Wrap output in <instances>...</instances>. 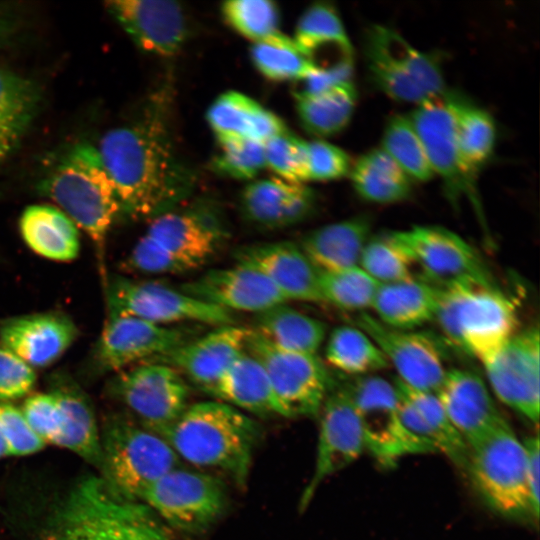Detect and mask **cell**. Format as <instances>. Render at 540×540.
I'll return each instance as SVG.
<instances>
[{
    "label": "cell",
    "instance_id": "37",
    "mask_svg": "<svg viewBox=\"0 0 540 540\" xmlns=\"http://www.w3.org/2000/svg\"><path fill=\"white\" fill-rule=\"evenodd\" d=\"M351 168L355 191L369 202L395 203L412 192V179L381 148L363 154Z\"/></svg>",
    "mask_w": 540,
    "mask_h": 540
},
{
    "label": "cell",
    "instance_id": "6",
    "mask_svg": "<svg viewBox=\"0 0 540 540\" xmlns=\"http://www.w3.org/2000/svg\"><path fill=\"white\" fill-rule=\"evenodd\" d=\"M438 288L433 321L454 346L480 363L518 331L516 305L493 280L466 279Z\"/></svg>",
    "mask_w": 540,
    "mask_h": 540
},
{
    "label": "cell",
    "instance_id": "45",
    "mask_svg": "<svg viewBox=\"0 0 540 540\" xmlns=\"http://www.w3.org/2000/svg\"><path fill=\"white\" fill-rule=\"evenodd\" d=\"M358 266L378 284L401 282L416 276L409 257L390 233L370 237Z\"/></svg>",
    "mask_w": 540,
    "mask_h": 540
},
{
    "label": "cell",
    "instance_id": "10",
    "mask_svg": "<svg viewBox=\"0 0 540 540\" xmlns=\"http://www.w3.org/2000/svg\"><path fill=\"white\" fill-rule=\"evenodd\" d=\"M246 351L263 367L280 416H318L334 386L328 369L317 354L280 348L250 329Z\"/></svg>",
    "mask_w": 540,
    "mask_h": 540
},
{
    "label": "cell",
    "instance_id": "21",
    "mask_svg": "<svg viewBox=\"0 0 540 540\" xmlns=\"http://www.w3.org/2000/svg\"><path fill=\"white\" fill-rule=\"evenodd\" d=\"M106 9L142 50L172 56L185 43L189 28L179 2L165 0H114Z\"/></svg>",
    "mask_w": 540,
    "mask_h": 540
},
{
    "label": "cell",
    "instance_id": "18",
    "mask_svg": "<svg viewBox=\"0 0 540 540\" xmlns=\"http://www.w3.org/2000/svg\"><path fill=\"white\" fill-rule=\"evenodd\" d=\"M354 325L376 343L396 370V379L416 390L438 391L448 369L435 340L416 330L388 327L368 312L358 313Z\"/></svg>",
    "mask_w": 540,
    "mask_h": 540
},
{
    "label": "cell",
    "instance_id": "16",
    "mask_svg": "<svg viewBox=\"0 0 540 540\" xmlns=\"http://www.w3.org/2000/svg\"><path fill=\"white\" fill-rule=\"evenodd\" d=\"M423 280L441 287L466 279L492 280L475 249L440 226H414L390 233Z\"/></svg>",
    "mask_w": 540,
    "mask_h": 540
},
{
    "label": "cell",
    "instance_id": "4",
    "mask_svg": "<svg viewBox=\"0 0 540 540\" xmlns=\"http://www.w3.org/2000/svg\"><path fill=\"white\" fill-rule=\"evenodd\" d=\"M227 228L208 204L176 208L152 219L127 256V270L143 274H181L205 265L227 239Z\"/></svg>",
    "mask_w": 540,
    "mask_h": 540
},
{
    "label": "cell",
    "instance_id": "2",
    "mask_svg": "<svg viewBox=\"0 0 540 540\" xmlns=\"http://www.w3.org/2000/svg\"><path fill=\"white\" fill-rule=\"evenodd\" d=\"M161 436L177 456L219 471L244 487L260 428L241 410L222 401H207L188 405Z\"/></svg>",
    "mask_w": 540,
    "mask_h": 540
},
{
    "label": "cell",
    "instance_id": "53",
    "mask_svg": "<svg viewBox=\"0 0 540 540\" xmlns=\"http://www.w3.org/2000/svg\"><path fill=\"white\" fill-rule=\"evenodd\" d=\"M353 69V58L330 67L315 68L305 78L298 81L301 85L294 94L314 95L341 83L351 81Z\"/></svg>",
    "mask_w": 540,
    "mask_h": 540
},
{
    "label": "cell",
    "instance_id": "33",
    "mask_svg": "<svg viewBox=\"0 0 540 540\" xmlns=\"http://www.w3.org/2000/svg\"><path fill=\"white\" fill-rule=\"evenodd\" d=\"M222 402L256 415H280L261 364L245 351L208 392Z\"/></svg>",
    "mask_w": 540,
    "mask_h": 540
},
{
    "label": "cell",
    "instance_id": "51",
    "mask_svg": "<svg viewBox=\"0 0 540 540\" xmlns=\"http://www.w3.org/2000/svg\"><path fill=\"white\" fill-rule=\"evenodd\" d=\"M310 180L328 181L350 173L351 162L347 153L324 140L307 142Z\"/></svg>",
    "mask_w": 540,
    "mask_h": 540
},
{
    "label": "cell",
    "instance_id": "15",
    "mask_svg": "<svg viewBox=\"0 0 540 540\" xmlns=\"http://www.w3.org/2000/svg\"><path fill=\"white\" fill-rule=\"evenodd\" d=\"M494 395L538 424L540 410V334L538 326L517 331L481 363Z\"/></svg>",
    "mask_w": 540,
    "mask_h": 540
},
{
    "label": "cell",
    "instance_id": "27",
    "mask_svg": "<svg viewBox=\"0 0 540 540\" xmlns=\"http://www.w3.org/2000/svg\"><path fill=\"white\" fill-rule=\"evenodd\" d=\"M316 194L309 186L280 178L249 183L240 194L244 219L262 229H278L306 219L316 207Z\"/></svg>",
    "mask_w": 540,
    "mask_h": 540
},
{
    "label": "cell",
    "instance_id": "56",
    "mask_svg": "<svg viewBox=\"0 0 540 540\" xmlns=\"http://www.w3.org/2000/svg\"><path fill=\"white\" fill-rule=\"evenodd\" d=\"M8 455H9L8 447H7V444H6V441H5L1 426H0V458L8 456Z\"/></svg>",
    "mask_w": 540,
    "mask_h": 540
},
{
    "label": "cell",
    "instance_id": "22",
    "mask_svg": "<svg viewBox=\"0 0 540 540\" xmlns=\"http://www.w3.org/2000/svg\"><path fill=\"white\" fill-rule=\"evenodd\" d=\"M235 263L265 276L290 301L322 303L319 271L299 244L276 241L238 248Z\"/></svg>",
    "mask_w": 540,
    "mask_h": 540
},
{
    "label": "cell",
    "instance_id": "36",
    "mask_svg": "<svg viewBox=\"0 0 540 540\" xmlns=\"http://www.w3.org/2000/svg\"><path fill=\"white\" fill-rule=\"evenodd\" d=\"M252 329L280 348L306 354H317L327 333L325 323L288 303L256 314Z\"/></svg>",
    "mask_w": 540,
    "mask_h": 540
},
{
    "label": "cell",
    "instance_id": "41",
    "mask_svg": "<svg viewBox=\"0 0 540 540\" xmlns=\"http://www.w3.org/2000/svg\"><path fill=\"white\" fill-rule=\"evenodd\" d=\"M394 383L400 393L415 407L431 431L437 452L443 453L465 471L468 445L452 425L436 393L410 388L398 379H394Z\"/></svg>",
    "mask_w": 540,
    "mask_h": 540
},
{
    "label": "cell",
    "instance_id": "20",
    "mask_svg": "<svg viewBox=\"0 0 540 540\" xmlns=\"http://www.w3.org/2000/svg\"><path fill=\"white\" fill-rule=\"evenodd\" d=\"M443 93L419 103L408 118L449 198L455 202L465 193L475 201L474 179L463 167L454 117Z\"/></svg>",
    "mask_w": 540,
    "mask_h": 540
},
{
    "label": "cell",
    "instance_id": "17",
    "mask_svg": "<svg viewBox=\"0 0 540 540\" xmlns=\"http://www.w3.org/2000/svg\"><path fill=\"white\" fill-rule=\"evenodd\" d=\"M193 335L179 326L108 313L94 350V367L99 373H118L177 348L193 339Z\"/></svg>",
    "mask_w": 540,
    "mask_h": 540
},
{
    "label": "cell",
    "instance_id": "5",
    "mask_svg": "<svg viewBox=\"0 0 540 540\" xmlns=\"http://www.w3.org/2000/svg\"><path fill=\"white\" fill-rule=\"evenodd\" d=\"M38 190L89 236L105 283L106 238L121 207L97 149L87 143L70 148L41 179Z\"/></svg>",
    "mask_w": 540,
    "mask_h": 540
},
{
    "label": "cell",
    "instance_id": "34",
    "mask_svg": "<svg viewBox=\"0 0 540 540\" xmlns=\"http://www.w3.org/2000/svg\"><path fill=\"white\" fill-rule=\"evenodd\" d=\"M40 102L41 89L34 80L0 67V163L20 143Z\"/></svg>",
    "mask_w": 540,
    "mask_h": 540
},
{
    "label": "cell",
    "instance_id": "11",
    "mask_svg": "<svg viewBox=\"0 0 540 540\" xmlns=\"http://www.w3.org/2000/svg\"><path fill=\"white\" fill-rule=\"evenodd\" d=\"M105 292L107 310L112 314L165 326L185 322L214 327L235 324L233 313L154 280L114 275L106 280Z\"/></svg>",
    "mask_w": 540,
    "mask_h": 540
},
{
    "label": "cell",
    "instance_id": "25",
    "mask_svg": "<svg viewBox=\"0 0 540 540\" xmlns=\"http://www.w3.org/2000/svg\"><path fill=\"white\" fill-rule=\"evenodd\" d=\"M76 337V325L60 312L20 315L0 323V345L33 369L56 362Z\"/></svg>",
    "mask_w": 540,
    "mask_h": 540
},
{
    "label": "cell",
    "instance_id": "7",
    "mask_svg": "<svg viewBox=\"0 0 540 540\" xmlns=\"http://www.w3.org/2000/svg\"><path fill=\"white\" fill-rule=\"evenodd\" d=\"M100 445L101 477L129 500L143 501L155 481L177 468L178 456L165 438L124 414L106 418Z\"/></svg>",
    "mask_w": 540,
    "mask_h": 540
},
{
    "label": "cell",
    "instance_id": "29",
    "mask_svg": "<svg viewBox=\"0 0 540 540\" xmlns=\"http://www.w3.org/2000/svg\"><path fill=\"white\" fill-rule=\"evenodd\" d=\"M371 227L368 216H354L310 231L299 246L319 272L356 267Z\"/></svg>",
    "mask_w": 540,
    "mask_h": 540
},
{
    "label": "cell",
    "instance_id": "26",
    "mask_svg": "<svg viewBox=\"0 0 540 540\" xmlns=\"http://www.w3.org/2000/svg\"><path fill=\"white\" fill-rule=\"evenodd\" d=\"M436 395L468 446L505 420L483 378L470 370L448 369Z\"/></svg>",
    "mask_w": 540,
    "mask_h": 540
},
{
    "label": "cell",
    "instance_id": "44",
    "mask_svg": "<svg viewBox=\"0 0 540 540\" xmlns=\"http://www.w3.org/2000/svg\"><path fill=\"white\" fill-rule=\"evenodd\" d=\"M381 149L411 178L430 180L434 173L408 116L394 115L384 129Z\"/></svg>",
    "mask_w": 540,
    "mask_h": 540
},
{
    "label": "cell",
    "instance_id": "1",
    "mask_svg": "<svg viewBox=\"0 0 540 540\" xmlns=\"http://www.w3.org/2000/svg\"><path fill=\"white\" fill-rule=\"evenodd\" d=\"M164 96L137 121L107 131L96 148L121 211L132 218L153 219L176 208L195 186L194 171L172 141Z\"/></svg>",
    "mask_w": 540,
    "mask_h": 540
},
{
    "label": "cell",
    "instance_id": "39",
    "mask_svg": "<svg viewBox=\"0 0 540 540\" xmlns=\"http://www.w3.org/2000/svg\"><path fill=\"white\" fill-rule=\"evenodd\" d=\"M325 359L348 377L374 374L389 366L372 338L355 325H342L332 330L326 341Z\"/></svg>",
    "mask_w": 540,
    "mask_h": 540
},
{
    "label": "cell",
    "instance_id": "28",
    "mask_svg": "<svg viewBox=\"0 0 540 540\" xmlns=\"http://www.w3.org/2000/svg\"><path fill=\"white\" fill-rule=\"evenodd\" d=\"M49 388L62 414V431L55 445L66 448L100 469V434L92 402L81 386L68 374L49 377Z\"/></svg>",
    "mask_w": 540,
    "mask_h": 540
},
{
    "label": "cell",
    "instance_id": "48",
    "mask_svg": "<svg viewBox=\"0 0 540 540\" xmlns=\"http://www.w3.org/2000/svg\"><path fill=\"white\" fill-rule=\"evenodd\" d=\"M264 152L266 166L280 179L301 184L310 180L307 141L288 129L266 141Z\"/></svg>",
    "mask_w": 540,
    "mask_h": 540
},
{
    "label": "cell",
    "instance_id": "47",
    "mask_svg": "<svg viewBox=\"0 0 540 540\" xmlns=\"http://www.w3.org/2000/svg\"><path fill=\"white\" fill-rule=\"evenodd\" d=\"M217 142L211 168L218 175L251 180L266 167L263 143L241 137L219 138Z\"/></svg>",
    "mask_w": 540,
    "mask_h": 540
},
{
    "label": "cell",
    "instance_id": "54",
    "mask_svg": "<svg viewBox=\"0 0 540 540\" xmlns=\"http://www.w3.org/2000/svg\"><path fill=\"white\" fill-rule=\"evenodd\" d=\"M527 457V474L530 494L535 511L539 514V435L528 436L523 441Z\"/></svg>",
    "mask_w": 540,
    "mask_h": 540
},
{
    "label": "cell",
    "instance_id": "30",
    "mask_svg": "<svg viewBox=\"0 0 540 540\" xmlns=\"http://www.w3.org/2000/svg\"><path fill=\"white\" fill-rule=\"evenodd\" d=\"M439 288L420 277L379 284L370 310L382 324L415 330L434 320Z\"/></svg>",
    "mask_w": 540,
    "mask_h": 540
},
{
    "label": "cell",
    "instance_id": "24",
    "mask_svg": "<svg viewBox=\"0 0 540 540\" xmlns=\"http://www.w3.org/2000/svg\"><path fill=\"white\" fill-rule=\"evenodd\" d=\"M250 329L235 324L215 327L151 360L167 364L208 393L246 351Z\"/></svg>",
    "mask_w": 540,
    "mask_h": 540
},
{
    "label": "cell",
    "instance_id": "9",
    "mask_svg": "<svg viewBox=\"0 0 540 540\" xmlns=\"http://www.w3.org/2000/svg\"><path fill=\"white\" fill-rule=\"evenodd\" d=\"M363 49L371 80L397 101L419 104L446 90L436 57L413 47L387 26L372 24L365 32Z\"/></svg>",
    "mask_w": 540,
    "mask_h": 540
},
{
    "label": "cell",
    "instance_id": "12",
    "mask_svg": "<svg viewBox=\"0 0 540 540\" xmlns=\"http://www.w3.org/2000/svg\"><path fill=\"white\" fill-rule=\"evenodd\" d=\"M109 392L145 428L162 435L188 406L189 388L173 367L147 361L118 372Z\"/></svg>",
    "mask_w": 540,
    "mask_h": 540
},
{
    "label": "cell",
    "instance_id": "49",
    "mask_svg": "<svg viewBox=\"0 0 540 540\" xmlns=\"http://www.w3.org/2000/svg\"><path fill=\"white\" fill-rule=\"evenodd\" d=\"M21 412L32 430L45 442L55 443L62 431V414L51 393H37L27 397Z\"/></svg>",
    "mask_w": 540,
    "mask_h": 540
},
{
    "label": "cell",
    "instance_id": "23",
    "mask_svg": "<svg viewBox=\"0 0 540 540\" xmlns=\"http://www.w3.org/2000/svg\"><path fill=\"white\" fill-rule=\"evenodd\" d=\"M183 292L228 312L258 314L273 306L289 303L262 274L243 265L216 268L184 283Z\"/></svg>",
    "mask_w": 540,
    "mask_h": 540
},
{
    "label": "cell",
    "instance_id": "35",
    "mask_svg": "<svg viewBox=\"0 0 540 540\" xmlns=\"http://www.w3.org/2000/svg\"><path fill=\"white\" fill-rule=\"evenodd\" d=\"M443 96L454 117L463 167L475 180L476 173L490 158L494 149V120L486 110L455 91L446 89Z\"/></svg>",
    "mask_w": 540,
    "mask_h": 540
},
{
    "label": "cell",
    "instance_id": "31",
    "mask_svg": "<svg viewBox=\"0 0 540 540\" xmlns=\"http://www.w3.org/2000/svg\"><path fill=\"white\" fill-rule=\"evenodd\" d=\"M206 119L217 139L241 137L264 144L287 130L276 114L237 91L218 96L208 108Z\"/></svg>",
    "mask_w": 540,
    "mask_h": 540
},
{
    "label": "cell",
    "instance_id": "38",
    "mask_svg": "<svg viewBox=\"0 0 540 540\" xmlns=\"http://www.w3.org/2000/svg\"><path fill=\"white\" fill-rule=\"evenodd\" d=\"M303 128L311 135L327 137L341 132L353 115L357 91L352 81L314 95L294 94Z\"/></svg>",
    "mask_w": 540,
    "mask_h": 540
},
{
    "label": "cell",
    "instance_id": "3",
    "mask_svg": "<svg viewBox=\"0 0 540 540\" xmlns=\"http://www.w3.org/2000/svg\"><path fill=\"white\" fill-rule=\"evenodd\" d=\"M44 540H170L150 508L117 493L101 476L79 480L49 517Z\"/></svg>",
    "mask_w": 540,
    "mask_h": 540
},
{
    "label": "cell",
    "instance_id": "32",
    "mask_svg": "<svg viewBox=\"0 0 540 540\" xmlns=\"http://www.w3.org/2000/svg\"><path fill=\"white\" fill-rule=\"evenodd\" d=\"M19 227L26 245L44 258L68 262L78 256L80 237L77 226L54 206H28L21 214Z\"/></svg>",
    "mask_w": 540,
    "mask_h": 540
},
{
    "label": "cell",
    "instance_id": "52",
    "mask_svg": "<svg viewBox=\"0 0 540 540\" xmlns=\"http://www.w3.org/2000/svg\"><path fill=\"white\" fill-rule=\"evenodd\" d=\"M35 381L34 369L0 345V401L27 395L33 389Z\"/></svg>",
    "mask_w": 540,
    "mask_h": 540
},
{
    "label": "cell",
    "instance_id": "55",
    "mask_svg": "<svg viewBox=\"0 0 540 540\" xmlns=\"http://www.w3.org/2000/svg\"><path fill=\"white\" fill-rule=\"evenodd\" d=\"M16 24L11 9L0 6V45L11 38L16 29Z\"/></svg>",
    "mask_w": 540,
    "mask_h": 540
},
{
    "label": "cell",
    "instance_id": "42",
    "mask_svg": "<svg viewBox=\"0 0 540 540\" xmlns=\"http://www.w3.org/2000/svg\"><path fill=\"white\" fill-rule=\"evenodd\" d=\"M293 40L313 62L324 48H352L336 8L323 1L313 3L302 13Z\"/></svg>",
    "mask_w": 540,
    "mask_h": 540
},
{
    "label": "cell",
    "instance_id": "19",
    "mask_svg": "<svg viewBox=\"0 0 540 540\" xmlns=\"http://www.w3.org/2000/svg\"><path fill=\"white\" fill-rule=\"evenodd\" d=\"M315 469L299 501L305 510L319 486L330 476L353 463L365 450L360 420L347 394L339 385L328 393L320 410Z\"/></svg>",
    "mask_w": 540,
    "mask_h": 540
},
{
    "label": "cell",
    "instance_id": "46",
    "mask_svg": "<svg viewBox=\"0 0 540 540\" xmlns=\"http://www.w3.org/2000/svg\"><path fill=\"white\" fill-rule=\"evenodd\" d=\"M220 10L225 22L233 30L253 42L280 32V11L273 1H226Z\"/></svg>",
    "mask_w": 540,
    "mask_h": 540
},
{
    "label": "cell",
    "instance_id": "43",
    "mask_svg": "<svg viewBox=\"0 0 540 540\" xmlns=\"http://www.w3.org/2000/svg\"><path fill=\"white\" fill-rule=\"evenodd\" d=\"M379 284L359 266L319 272L322 303L346 311L370 310Z\"/></svg>",
    "mask_w": 540,
    "mask_h": 540
},
{
    "label": "cell",
    "instance_id": "8",
    "mask_svg": "<svg viewBox=\"0 0 540 540\" xmlns=\"http://www.w3.org/2000/svg\"><path fill=\"white\" fill-rule=\"evenodd\" d=\"M468 472L486 504L502 516L537 522L525 447L506 420L468 446Z\"/></svg>",
    "mask_w": 540,
    "mask_h": 540
},
{
    "label": "cell",
    "instance_id": "40",
    "mask_svg": "<svg viewBox=\"0 0 540 540\" xmlns=\"http://www.w3.org/2000/svg\"><path fill=\"white\" fill-rule=\"evenodd\" d=\"M250 56L257 70L273 81H299L316 68L296 42L281 32L254 42Z\"/></svg>",
    "mask_w": 540,
    "mask_h": 540
},
{
    "label": "cell",
    "instance_id": "50",
    "mask_svg": "<svg viewBox=\"0 0 540 540\" xmlns=\"http://www.w3.org/2000/svg\"><path fill=\"white\" fill-rule=\"evenodd\" d=\"M0 426L9 455L34 454L46 444L29 426L21 410L10 403H0Z\"/></svg>",
    "mask_w": 540,
    "mask_h": 540
},
{
    "label": "cell",
    "instance_id": "13",
    "mask_svg": "<svg viewBox=\"0 0 540 540\" xmlns=\"http://www.w3.org/2000/svg\"><path fill=\"white\" fill-rule=\"evenodd\" d=\"M339 385L356 409L365 449L382 466H394L406 455L422 454L400 422L399 395L394 382L370 374L350 377Z\"/></svg>",
    "mask_w": 540,
    "mask_h": 540
},
{
    "label": "cell",
    "instance_id": "14",
    "mask_svg": "<svg viewBox=\"0 0 540 540\" xmlns=\"http://www.w3.org/2000/svg\"><path fill=\"white\" fill-rule=\"evenodd\" d=\"M143 501L170 526L198 534L223 515L227 493L223 482L215 476L175 468L148 488Z\"/></svg>",
    "mask_w": 540,
    "mask_h": 540
}]
</instances>
